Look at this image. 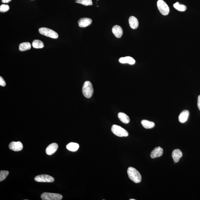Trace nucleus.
<instances>
[{
	"label": "nucleus",
	"instance_id": "f257e3e1",
	"mask_svg": "<svg viewBox=\"0 0 200 200\" xmlns=\"http://www.w3.org/2000/svg\"><path fill=\"white\" fill-rule=\"evenodd\" d=\"M127 173L129 179L134 183H139L141 181V174L135 168L132 167L128 168Z\"/></svg>",
	"mask_w": 200,
	"mask_h": 200
},
{
	"label": "nucleus",
	"instance_id": "f03ea898",
	"mask_svg": "<svg viewBox=\"0 0 200 200\" xmlns=\"http://www.w3.org/2000/svg\"><path fill=\"white\" fill-rule=\"evenodd\" d=\"M93 92L94 90L92 83L89 81L85 82L82 87V93L84 97L90 98L92 96Z\"/></svg>",
	"mask_w": 200,
	"mask_h": 200
},
{
	"label": "nucleus",
	"instance_id": "7ed1b4c3",
	"mask_svg": "<svg viewBox=\"0 0 200 200\" xmlns=\"http://www.w3.org/2000/svg\"><path fill=\"white\" fill-rule=\"evenodd\" d=\"M111 131L114 134L118 136L127 137L128 136L127 131L117 125H113L112 127Z\"/></svg>",
	"mask_w": 200,
	"mask_h": 200
},
{
	"label": "nucleus",
	"instance_id": "20e7f679",
	"mask_svg": "<svg viewBox=\"0 0 200 200\" xmlns=\"http://www.w3.org/2000/svg\"><path fill=\"white\" fill-rule=\"evenodd\" d=\"M39 31L40 34L52 38L57 39L59 36L56 32L46 27H41Z\"/></svg>",
	"mask_w": 200,
	"mask_h": 200
},
{
	"label": "nucleus",
	"instance_id": "39448f33",
	"mask_svg": "<svg viewBox=\"0 0 200 200\" xmlns=\"http://www.w3.org/2000/svg\"><path fill=\"white\" fill-rule=\"evenodd\" d=\"M62 198L61 194L51 193H43L41 195V198L43 200H61Z\"/></svg>",
	"mask_w": 200,
	"mask_h": 200
},
{
	"label": "nucleus",
	"instance_id": "423d86ee",
	"mask_svg": "<svg viewBox=\"0 0 200 200\" xmlns=\"http://www.w3.org/2000/svg\"><path fill=\"white\" fill-rule=\"evenodd\" d=\"M157 6L159 11L163 15H167L169 12L168 6L163 0H159L157 2Z\"/></svg>",
	"mask_w": 200,
	"mask_h": 200
},
{
	"label": "nucleus",
	"instance_id": "0eeeda50",
	"mask_svg": "<svg viewBox=\"0 0 200 200\" xmlns=\"http://www.w3.org/2000/svg\"><path fill=\"white\" fill-rule=\"evenodd\" d=\"M35 180L37 182H52L55 179L52 176L47 175H41L36 176L35 178Z\"/></svg>",
	"mask_w": 200,
	"mask_h": 200
},
{
	"label": "nucleus",
	"instance_id": "6e6552de",
	"mask_svg": "<svg viewBox=\"0 0 200 200\" xmlns=\"http://www.w3.org/2000/svg\"><path fill=\"white\" fill-rule=\"evenodd\" d=\"M10 149L14 151H19L23 148V145L20 142H12L9 146Z\"/></svg>",
	"mask_w": 200,
	"mask_h": 200
},
{
	"label": "nucleus",
	"instance_id": "1a4fd4ad",
	"mask_svg": "<svg viewBox=\"0 0 200 200\" xmlns=\"http://www.w3.org/2000/svg\"><path fill=\"white\" fill-rule=\"evenodd\" d=\"M58 148V145L56 143H52L47 147L46 149V154L48 155H52L56 152Z\"/></svg>",
	"mask_w": 200,
	"mask_h": 200
},
{
	"label": "nucleus",
	"instance_id": "9d476101",
	"mask_svg": "<svg viewBox=\"0 0 200 200\" xmlns=\"http://www.w3.org/2000/svg\"><path fill=\"white\" fill-rule=\"evenodd\" d=\"M163 149L161 147H155L151 153V157L152 158L154 159L160 157L162 155Z\"/></svg>",
	"mask_w": 200,
	"mask_h": 200
},
{
	"label": "nucleus",
	"instance_id": "9b49d317",
	"mask_svg": "<svg viewBox=\"0 0 200 200\" xmlns=\"http://www.w3.org/2000/svg\"><path fill=\"white\" fill-rule=\"evenodd\" d=\"M182 155L183 154L181 151L179 149H176L173 150L172 153V157L175 162H178L180 159L182 157Z\"/></svg>",
	"mask_w": 200,
	"mask_h": 200
},
{
	"label": "nucleus",
	"instance_id": "f8f14e48",
	"mask_svg": "<svg viewBox=\"0 0 200 200\" xmlns=\"http://www.w3.org/2000/svg\"><path fill=\"white\" fill-rule=\"evenodd\" d=\"M112 31L114 35L117 38H121L123 33L122 27L118 25L114 26L112 28Z\"/></svg>",
	"mask_w": 200,
	"mask_h": 200
},
{
	"label": "nucleus",
	"instance_id": "ddd939ff",
	"mask_svg": "<svg viewBox=\"0 0 200 200\" xmlns=\"http://www.w3.org/2000/svg\"><path fill=\"white\" fill-rule=\"evenodd\" d=\"M79 26L81 27H87L91 24L92 20L89 18H82L80 19L78 22Z\"/></svg>",
	"mask_w": 200,
	"mask_h": 200
},
{
	"label": "nucleus",
	"instance_id": "4468645a",
	"mask_svg": "<svg viewBox=\"0 0 200 200\" xmlns=\"http://www.w3.org/2000/svg\"><path fill=\"white\" fill-rule=\"evenodd\" d=\"M119 62L121 64H128L130 65H134L135 63V60L130 56L121 58L119 60Z\"/></svg>",
	"mask_w": 200,
	"mask_h": 200
},
{
	"label": "nucleus",
	"instance_id": "2eb2a0df",
	"mask_svg": "<svg viewBox=\"0 0 200 200\" xmlns=\"http://www.w3.org/2000/svg\"><path fill=\"white\" fill-rule=\"evenodd\" d=\"M189 112L187 110H185L181 113L179 116V121L181 123H184L188 120L189 116Z\"/></svg>",
	"mask_w": 200,
	"mask_h": 200
},
{
	"label": "nucleus",
	"instance_id": "dca6fc26",
	"mask_svg": "<svg viewBox=\"0 0 200 200\" xmlns=\"http://www.w3.org/2000/svg\"><path fill=\"white\" fill-rule=\"evenodd\" d=\"M130 26L131 28L136 29L139 26V22L136 17L134 16H131L129 19Z\"/></svg>",
	"mask_w": 200,
	"mask_h": 200
},
{
	"label": "nucleus",
	"instance_id": "f3484780",
	"mask_svg": "<svg viewBox=\"0 0 200 200\" xmlns=\"http://www.w3.org/2000/svg\"><path fill=\"white\" fill-rule=\"evenodd\" d=\"M118 117L120 120L124 123L128 124L130 122L129 117L125 113L119 112L118 114Z\"/></svg>",
	"mask_w": 200,
	"mask_h": 200
},
{
	"label": "nucleus",
	"instance_id": "a211bd4d",
	"mask_svg": "<svg viewBox=\"0 0 200 200\" xmlns=\"http://www.w3.org/2000/svg\"><path fill=\"white\" fill-rule=\"evenodd\" d=\"M79 145L77 143L71 142L66 145V148L69 151L71 152H75L79 148Z\"/></svg>",
	"mask_w": 200,
	"mask_h": 200
},
{
	"label": "nucleus",
	"instance_id": "6ab92c4d",
	"mask_svg": "<svg viewBox=\"0 0 200 200\" xmlns=\"http://www.w3.org/2000/svg\"><path fill=\"white\" fill-rule=\"evenodd\" d=\"M31 48V45L28 42H23L20 43L19 46V50L20 51H24L28 50Z\"/></svg>",
	"mask_w": 200,
	"mask_h": 200
},
{
	"label": "nucleus",
	"instance_id": "aec40b11",
	"mask_svg": "<svg viewBox=\"0 0 200 200\" xmlns=\"http://www.w3.org/2000/svg\"><path fill=\"white\" fill-rule=\"evenodd\" d=\"M141 124L146 129H151L154 127L155 124L154 122H151L146 120H143L141 121Z\"/></svg>",
	"mask_w": 200,
	"mask_h": 200
},
{
	"label": "nucleus",
	"instance_id": "412c9836",
	"mask_svg": "<svg viewBox=\"0 0 200 200\" xmlns=\"http://www.w3.org/2000/svg\"><path fill=\"white\" fill-rule=\"evenodd\" d=\"M32 45L33 48L36 49H41L44 46L43 42L39 40H33L32 43Z\"/></svg>",
	"mask_w": 200,
	"mask_h": 200
},
{
	"label": "nucleus",
	"instance_id": "4be33fe9",
	"mask_svg": "<svg viewBox=\"0 0 200 200\" xmlns=\"http://www.w3.org/2000/svg\"><path fill=\"white\" fill-rule=\"evenodd\" d=\"M173 7L178 11L184 12L187 9V7L186 6L183 5H180L178 2H176L173 5Z\"/></svg>",
	"mask_w": 200,
	"mask_h": 200
},
{
	"label": "nucleus",
	"instance_id": "5701e85b",
	"mask_svg": "<svg viewBox=\"0 0 200 200\" xmlns=\"http://www.w3.org/2000/svg\"><path fill=\"white\" fill-rule=\"evenodd\" d=\"M76 2L85 6H90L93 5L92 0H76Z\"/></svg>",
	"mask_w": 200,
	"mask_h": 200
},
{
	"label": "nucleus",
	"instance_id": "b1692460",
	"mask_svg": "<svg viewBox=\"0 0 200 200\" xmlns=\"http://www.w3.org/2000/svg\"><path fill=\"white\" fill-rule=\"evenodd\" d=\"M9 172L8 171L1 170L0 172V181L5 180L8 176Z\"/></svg>",
	"mask_w": 200,
	"mask_h": 200
},
{
	"label": "nucleus",
	"instance_id": "393cba45",
	"mask_svg": "<svg viewBox=\"0 0 200 200\" xmlns=\"http://www.w3.org/2000/svg\"><path fill=\"white\" fill-rule=\"evenodd\" d=\"M9 6L8 5L3 4L0 6V12H6L9 11Z\"/></svg>",
	"mask_w": 200,
	"mask_h": 200
},
{
	"label": "nucleus",
	"instance_id": "a878e982",
	"mask_svg": "<svg viewBox=\"0 0 200 200\" xmlns=\"http://www.w3.org/2000/svg\"><path fill=\"white\" fill-rule=\"evenodd\" d=\"M6 82L4 79L2 78V77H0V85L2 87H5L6 86Z\"/></svg>",
	"mask_w": 200,
	"mask_h": 200
},
{
	"label": "nucleus",
	"instance_id": "bb28decb",
	"mask_svg": "<svg viewBox=\"0 0 200 200\" xmlns=\"http://www.w3.org/2000/svg\"><path fill=\"white\" fill-rule=\"evenodd\" d=\"M198 108L200 111V95L198 97Z\"/></svg>",
	"mask_w": 200,
	"mask_h": 200
},
{
	"label": "nucleus",
	"instance_id": "cd10ccee",
	"mask_svg": "<svg viewBox=\"0 0 200 200\" xmlns=\"http://www.w3.org/2000/svg\"><path fill=\"white\" fill-rule=\"evenodd\" d=\"M12 0H2V2L3 3H8L11 2Z\"/></svg>",
	"mask_w": 200,
	"mask_h": 200
},
{
	"label": "nucleus",
	"instance_id": "c85d7f7f",
	"mask_svg": "<svg viewBox=\"0 0 200 200\" xmlns=\"http://www.w3.org/2000/svg\"><path fill=\"white\" fill-rule=\"evenodd\" d=\"M130 200H135V199H130Z\"/></svg>",
	"mask_w": 200,
	"mask_h": 200
},
{
	"label": "nucleus",
	"instance_id": "c756f323",
	"mask_svg": "<svg viewBox=\"0 0 200 200\" xmlns=\"http://www.w3.org/2000/svg\"><path fill=\"white\" fill-rule=\"evenodd\" d=\"M97 1H99V0H97Z\"/></svg>",
	"mask_w": 200,
	"mask_h": 200
},
{
	"label": "nucleus",
	"instance_id": "7c9ffc66",
	"mask_svg": "<svg viewBox=\"0 0 200 200\" xmlns=\"http://www.w3.org/2000/svg\"><path fill=\"white\" fill-rule=\"evenodd\" d=\"M32 1H33V0H32Z\"/></svg>",
	"mask_w": 200,
	"mask_h": 200
}]
</instances>
